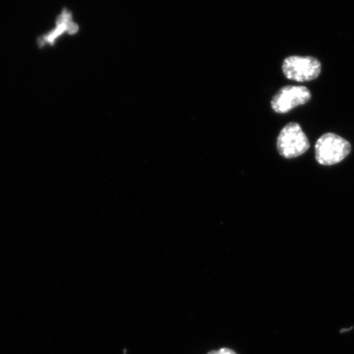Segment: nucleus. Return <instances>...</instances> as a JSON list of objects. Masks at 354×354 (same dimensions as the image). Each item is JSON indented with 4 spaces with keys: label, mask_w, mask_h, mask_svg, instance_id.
Returning <instances> with one entry per match:
<instances>
[{
    "label": "nucleus",
    "mask_w": 354,
    "mask_h": 354,
    "mask_svg": "<svg viewBox=\"0 0 354 354\" xmlns=\"http://www.w3.org/2000/svg\"><path fill=\"white\" fill-rule=\"evenodd\" d=\"M351 145L335 133H326L315 145L316 160L320 165L330 166L344 160L351 152Z\"/></svg>",
    "instance_id": "obj_1"
},
{
    "label": "nucleus",
    "mask_w": 354,
    "mask_h": 354,
    "mask_svg": "<svg viewBox=\"0 0 354 354\" xmlns=\"http://www.w3.org/2000/svg\"><path fill=\"white\" fill-rule=\"evenodd\" d=\"M277 147L283 158H294L306 153L310 143L299 124L290 122L281 131Z\"/></svg>",
    "instance_id": "obj_2"
},
{
    "label": "nucleus",
    "mask_w": 354,
    "mask_h": 354,
    "mask_svg": "<svg viewBox=\"0 0 354 354\" xmlns=\"http://www.w3.org/2000/svg\"><path fill=\"white\" fill-rule=\"evenodd\" d=\"M282 71L287 79L307 82L319 77L322 64L314 57L290 56L283 62Z\"/></svg>",
    "instance_id": "obj_3"
},
{
    "label": "nucleus",
    "mask_w": 354,
    "mask_h": 354,
    "mask_svg": "<svg viewBox=\"0 0 354 354\" xmlns=\"http://www.w3.org/2000/svg\"><path fill=\"white\" fill-rule=\"evenodd\" d=\"M312 94L307 87L302 86H286L280 88L273 96L271 102L274 112L286 113L298 107L307 104L311 99Z\"/></svg>",
    "instance_id": "obj_4"
},
{
    "label": "nucleus",
    "mask_w": 354,
    "mask_h": 354,
    "mask_svg": "<svg viewBox=\"0 0 354 354\" xmlns=\"http://www.w3.org/2000/svg\"><path fill=\"white\" fill-rule=\"evenodd\" d=\"M79 26L73 21V13L66 8H64L57 17L56 26L51 32L38 39V46L39 48L46 46V44L54 46L56 39L64 33L74 35L78 32Z\"/></svg>",
    "instance_id": "obj_5"
},
{
    "label": "nucleus",
    "mask_w": 354,
    "mask_h": 354,
    "mask_svg": "<svg viewBox=\"0 0 354 354\" xmlns=\"http://www.w3.org/2000/svg\"><path fill=\"white\" fill-rule=\"evenodd\" d=\"M207 354H237V353L230 348H221L212 351Z\"/></svg>",
    "instance_id": "obj_6"
}]
</instances>
